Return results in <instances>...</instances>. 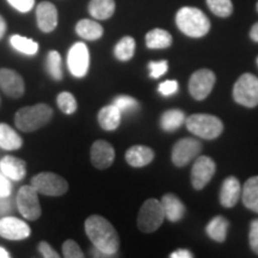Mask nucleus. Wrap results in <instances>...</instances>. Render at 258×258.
Masks as SVG:
<instances>
[{"label": "nucleus", "mask_w": 258, "mask_h": 258, "mask_svg": "<svg viewBox=\"0 0 258 258\" xmlns=\"http://www.w3.org/2000/svg\"><path fill=\"white\" fill-rule=\"evenodd\" d=\"M241 198V185L234 176L227 177L224 180L220 190V203L226 208H232Z\"/></svg>", "instance_id": "obj_17"}, {"label": "nucleus", "mask_w": 258, "mask_h": 258, "mask_svg": "<svg viewBox=\"0 0 258 258\" xmlns=\"http://www.w3.org/2000/svg\"><path fill=\"white\" fill-rule=\"evenodd\" d=\"M36 19L41 31L47 32V34L53 31L57 27V21H59L55 5L49 2L40 3L36 9Z\"/></svg>", "instance_id": "obj_16"}, {"label": "nucleus", "mask_w": 258, "mask_h": 258, "mask_svg": "<svg viewBox=\"0 0 258 258\" xmlns=\"http://www.w3.org/2000/svg\"><path fill=\"white\" fill-rule=\"evenodd\" d=\"M172 44V36L163 29H153L146 35V46L150 49H165Z\"/></svg>", "instance_id": "obj_26"}, {"label": "nucleus", "mask_w": 258, "mask_h": 258, "mask_svg": "<svg viewBox=\"0 0 258 258\" xmlns=\"http://www.w3.org/2000/svg\"><path fill=\"white\" fill-rule=\"evenodd\" d=\"M11 212V201L9 198H0V215H6Z\"/></svg>", "instance_id": "obj_42"}, {"label": "nucleus", "mask_w": 258, "mask_h": 258, "mask_svg": "<svg viewBox=\"0 0 258 258\" xmlns=\"http://www.w3.org/2000/svg\"><path fill=\"white\" fill-rule=\"evenodd\" d=\"M241 200L250 211L258 213V176L251 177L241 189Z\"/></svg>", "instance_id": "obj_22"}, {"label": "nucleus", "mask_w": 258, "mask_h": 258, "mask_svg": "<svg viewBox=\"0 0 258 258\" xmlns=\"http://www.w3.org/2000/svg\"><path fill=\"white\" fill-rule=\"evenodd\" d=\"M53 117V109L40 103L32 106H24L15 115V124L22 132H35L49 123Z\"/></svg>", "instance_id": "obj_3"}, {"label": "nucleus", "mask_w": 258, "mask_h": 258, "mask_svg": "<svg viewBox=\"0 0 258 258\" xmlns=\"http://www.w3.org/2000/svg\"><path fill=\"white\" fill-rule=\"evenodd\" d=\"M215 84V74L211 70H199L189 80V92L196 101H203L212 92Z\"/></svg>", "instance_id": "obj_11"}, {"label": "nucleus", "mask_w": 258, "mask_h": 258, "mask_svg": "<svg viewBox=\"0 0 258 258\" xmlns=\"http://www.w3.org/2000/svg\"><path fill=\"white\" fill-rule=\"evenodd\" d=\"M257 64H258V57H257Z\"/></svg>", "instance_id": "obj_49"}, {"label": "nucleus", "mask_w": 258, "mask_h": 258, "mask_svg": "<svg viewBox=\"0 0 258 258\" xmlns=\"http://www.w3.org/2000/svg\"><path fill=\"white\" fill-rule=\"evenodd\" d=\"M161 206H163L165 218L169 219L171 222H178L184 217L185 207L183 202L173 194H166L161 199Z\"/></svg>", "instance_id": "obj_20"}, {"label": "nucleus", "mask_w": 258, "mask_h": 258, "mask_svg": "<svg viewBox=\"0 0 258 258\" xmlns=\"http://www.w3.org/2000/svg\"><path fill=\"white\" fill-rule=\"evenodd\" d=\"M233 98L238 104L254 108L258 105V78L251 73H244L233 88Z\"/></svg>", "instance_id": "obj_6"}, {"label": "nucleus", "mask_w": 258, "mask_h": 258, "mask_svg": "<svg viewBox=\"0 0 258 258\" xmlns=\"http://www.w3.org/2000/svg\"><path fill=\"white\" fill-rule=\"evenodd\" d=\"M76 31L80 37L88 41L99 40L103 36L102 25L91 19H82L76 25Z\"/></svg>", "instance_id": "obj_24"}, {"label": "nucleus", "mask_w": 258, "mask_h": 258, "mask_svg": "<svg viewBox=\"0 0 258 258\" xmlns=\"http://www.w3.org/2000/svg\"><path fill=\"white\" fill-rule=\"evenodd\" d=\"M0 89L5 95L12 98H19L24 95V80L14 70L2 69L0 70Z\"/></svg>", "instance_id": "obj_14"}, {"label": "nucleus", "mask_w": 258, "mask_h": 258, "mask_svg": "<svg viewBox=\"0 0 258 258\" xmlns=\"http://www.w3.org/2000/svg\"><path fill=\"white\" fill-rule=\"evenodd\" d=\"M185 122L184 112L179 109H171L166 110L161 115L160 118V127L165 132H175L177 129L182 127V124Z\"/></svg>", "instance_id": "obj_27"}, {"label": "nucleus", "mask_w": 258, "mask_h": 258, "mask_svg": "<svg viewBox=\"0 0 258 258\" xmlns=\"http://www.w3.org/2000/svg\"><path fill=\"white\" fill-rule=\"evenodd\" d=\"M186 129L196 137L213 140L220 137L224 131V124L217 116L208 114H194L185 118Z\"/></svg>", "instance_id": "obj_4"}, {"label": "nucleus", "mask_w": 258, "mask_h": 258, "mask_svg": "<svg viewBox=\"0 0 258 258\" xmlns=\"http://www.w3.org/2000/svg\"><path fill=\"white\" fill-rule=\"evenodd\" d=\"M217 165L212 158L201 156L194 163L191 169V184L196 190H201L214 176Z\"/></svg>", "instance_id": "obj_12"}, {"label": "nucleus", "mask_w": 258, "mask_h": 258, "mask_svg": "<svg viewBox=\"0 0 258 258\" xmlns=\"http://www.w3.org/2000/svg\"><path fill=\"white\" fill-rule=\"evenodd\" d=\"M11 257V254H10L9 251H6L4 247L0 246V258H10Z\"/></svg>", "instance_id": "obj_47"}, {"label": "nucleus", "mask_w": 258, "mask_h": 258, "mask_svg": "<svg viewBox=\"0 0 258 258\" xmlns=\"http://www.w3.org/2000/svg\"><path fill=\"white\" fill-rule=\"evenodd\" d=\"M31 230L27 222L14 217L0 219V237L8 240H23L30 237Z\"/></svg>", "instance_id": "obj_13"}, {"label": "nucleus", "mask_w": 258, "mask_h": 258, "mask_svg": "<svg viewBox=\"0 0 258 258\" xmlns=\"http://www.w3.org/2000/svg\"><path fill=\"white\" fill-rule=\"evenodd\" d=\"M121 111L114 104L106 105L98 112V123L104 131H115L121 123Z\"/></svg>", "instance_id": "obj_21"}, {"label": "nucleus", "mask_w": 258, "mask_h": 258, "mask_svg": "<svg viewBox=\"0 0 258 258\" xmlns=\"http://www.w3.org/2000/svg\"><path fill=\"white\" fill-rule=\"evenodd\" d=\"M202 145L199 140L191 138H184L177 141L172 148L171 159L176 166L183 167L191 161L201 152Z\"/></svg>", "instance_id": "obj_10"}, {"label": "nucleus", "mask_w": 258, "mask_h": 258, "mask_svg": "<svg viewBox=\"0 0 258 258\" xmlns=\"http://www.w3.org/2000/svg\"><path fill=\"white\" fill-rule=\"evenodd\" d=\"M0 171L8 178L19 182L27 175V163L21 158L5 156L0 160Z\"/></svg>", "instance_id": "obj_18"}, {"label": "nucleus", "mask_w": 258, "mask_h": 258, "mask_svg": "<svg viewBox=\"0 0 258 258\" xmlns=\"http://www.w3.org/2000/svg\"><path fill=\"white\" fill-rule=\"evenodd\" d=\"M22 145H23V139L15 129L6 123H0V148L15 151L21 148Z\"/></svg>", "instance_id": "obj_23"}, {"label": "nucleus", "mask_w": 258, "mask_h": 258, "mask_svg": "<svg viewBox=\"0 0 258 258\" xmlns=\"http://www.w3.org/2000/svg\"><path fill=\"white\" fill-rule=\"evenodd\" d=\"M165 219L161 202L157 199H150L141 206L138 215V227L144 233L157 231Z\"/></svg>", "instance_id": "obj_5"}, {"label": "nucleus", "mask_w": 258, "mask_h": 258, "mask_svg": "<svg viewBox=\"0 0 258 258\" xmlns=\"http://www.w3.org/2000/svg\"><path fill=\"white\" fill-rule=\"evenodd\" d=\"M67 66L71 74L76 78H84L88 74L90 66L89 48L83 42L74 43L69 50Z\"/></svg>", "instance_id": "obj_9"}, {"label": "nucleus", "mask_w": 258, "mask_h": 258, "mask_svg": "<svg viewBox=\"0 0 258 258\" xmlns=\"http://www.w3.org/2000/svg\"><path fill=\"white\" fill-rule=\"evenodd\" d=\"M10 43L19 53L25 55H35L38 51V43L28 37H23L21 35H14L10 38Z\"/></svg>", "instance_id": "obj_30"}, {"label": "nucleus", "mask_w": 258, "mask_h": 258, "mask_svg": "<svg viewBox=\"0 0 258 258\" xmlns=\"http://www.w3.org/2000/svg\"><path fill=\"white\" fill-rule=\"evenodd\" d=\"M85 232L96 249L108 254L115 256L120 249V238L110 222L101 215H91L85 221Z\"/></svg>", "instance_id": "obj_1"}, {"label": "nucleus", "mask_w": 258, "mask_h": 258, "mask_svg": "<svg viewBox=\"0 0 258 258\" xmlns=\"http://www.w3.org/2000/svg\"><path fill=\"white\" fill-rule=\"evenodd\" d=\"M135 40L131 36H124L117 42L114 48L115 57L120 61H129L134 56Z\"/></svg>", "instance_id": "obj_29"}, {"label": "nucleus", "mask_w": 258, "mask_h": 258, "mask_svg": "<svg viewBox=\"0 0 258 258\" xmlns=\"http://www.w3.org/2000/svg\"><path fill=\"white\" fill-rule=\"evenodd\" d=\"M170 257L171 258H192L194 254L188 250L180 249V250H177V251H175V252L171 253Z\"/></svg>", "instance_id": "obj_43"}, {"label": "nucleus", "mask_w": 258, "mask_h": 258, "mask_svg": "<svg viewBox=\"0 0 258 258\" xmlns=\"http://www.w3.org/2000/svg\"><path fill=\"white\" fill-rule=\"evenodd\" d=\"M31 185L37 192L47 196H62L69 191V183L60 175L53 172H41L31 178Z\"/></svg>", "instance_id": "obj_7"}, {"label": "nucleus", "mask_w": 258, "mask_h": 258, "mask_svg": "<svg viewBox=\"0 0 258 258\" xmlns=\"http://www.w3.org/2000/svg\"><path fill=\"white\" fill-rule=\"evenodd\" d=\"M177 91H178V83L176 80H165L159 85V92L165 97L175 95Z\"/></svg>", "instance_id": "obj_39"}, {"label": "nucleus", "mask_w": 258, "mask_h": 258, "mask_svg": "<svg viewBox=\"0 0 258 258\" xmlns=\"http://www.w3.org/2000/svg\"><path fill=\"white\" fill-rule=\"evenodd\" d=\"M256 9H257V11H258V3H257V6H256Z\"/></svg>", "instance_id": "obj_48"}, {"label": "nucleus", "mask_w": 258, "mask_h": 258, "mask_svg": "<svg viewBox=\"0 0 258 258\" xmlns=\"http://www.w3.org/2000/svg\"><path fill=\"white\" fill-rule=\"evenodd\" d=\"M12 192V183L4 173H0V198H9Z\"/></svg>", "instance_id": "obj_40"}, {"label": "nucleus", "mask_w": 258, "mask_h": 258, "mask_svg": "<svg viewBox=\"0 0 258 258\" xmlns=\"http://www.w3.org/2000/svg\"><path fill=\"white\" fill-rule=\"evenodd\" d=\"M176 24L183 34L189 37H202L208 34L211 22L201 10L196 8H182L176 15Z\"/></svg>", "instance_id": "obj_2"}, {"label": "nucleus", "mask_w": 258, "mask_h": 258, "mask_svg": "<svg viewBox=\"0 0 258 258\" xmlns=\"http://www.w3.org/2000/svg\"><path fill=\"white\" fill-rule=\"evenodd\" d=\"M37 190L30 185H23L17 194V207L23 218L29 221H35L41 217V206L38 201Z\"/></svg>", "instance_id": "obj_8"}, {"label": "nucleus", "mask_w": 258, "mask_h": 258, "mask_svg": "<svg viewBox=\"0 0 258 258\" xmlns=\"http://www.w3.org/2000/svg\"><path fill=\"white\" fill-rule=\"evenodd\" d=\"M154 159V152L152 148L147 146H132L125 152V160L133 167H144L148 165Z\"/></svg>", "instance_id": "obj_19"}, {"label": "nucleus", "mask_w": 258, "mask_h": 258, "mask_svg": "<svg viewBox=\"0 0 258 258\" xmlns=\"http://www.w3.org/2000/svg\"><path fill=\"white\" fill-rule=\"evenodd\" d=\"M115 160V150L104 140H97L91 146V163L99 170L108 169Z\"/></svg>", "instance_id": "obj_15"}, {"label": "nucleus", "mask_w": 258, "mask_h": 258, "mask_svg": "<svg viewBox=\"0 0 258 258\" xmlns=\"http://www.w3.org/2000/svg\"><path fill=\"white\" fill-rule=\"evenodd\" d=\"M112 104L121 111V114H129V112H134L139 109V103L137 99L124 95L115 97Z\"/></svg>", "instance_id": "obj_34"}, {"label": "nucleus", "mask_w": 258, "mask_h": 258, "mask_svg": "<svg viewBox=\"0 0 258 258\" xmlns=\"http://www.w3.org/2000/svg\"><path fill=\"white\" fill-rule=\"evenodd\" d=\"M57 106L60 108V110L64 112V114L71 115L73 112L77 111V108H78V104H77V99L71 92L63 91L59 93L56 98Z\"/></svg>", "instance_id": "obj_32"}, {"label": "nucleus", "mask_w": 258, "mask_h": 258, "mask_svg": "<svg viewBox=\"0 0 258 258\" xmlns=\"http://www.w3.org/2000/svg\"><path fill=\"white\" fill-rule=\"evenodd\" d=\"M5 32H6V22L5 19L0 16V40L4 37Z\"/></svg>", "instance_id": "obj_45"}, {"label": "nucleus", "mask_w": 258, "mask_h": 258, "mask_svg": "<svg viewBox=\"0 0 258 258\" xmlns=\"http://www.w3.org/2000/svg\"><path fill=\"white\" fill-rule=\"evenodd\" d=\"M228 221L227 219H225L224 217H218L213 218L209 224L207 225V234L209 235V238L213 239L214 241H218V243H222V241L226 240V235H227V230H228Z\"/></svg>", "instance_id": "obj_28"}, {"label": "nucleus", "mask_w": 258, "mask_h": 258, "mask_svg": "<svg viewBox=\"0 0 258 258\" xmlns=\"http://www.w3.org/2000/svg\"><path fill=\"white\" fill-rule=\"evenodd\" d=\"M148 69H150V76L154 79H158L167 72L169 64H167V61L165 60L151 61V62L148 63Z\"/></svg>", "instance_id": "obj_36"}, {"label": "nucleus", "mask_w": 258, "mask_h": 258, "mask_svg": "<svg viewBox=\"0 0 258 258\" xmlns=\"http://www.w3.org/2000/svg\"><path fill=\"white\" fill-rule=\"evenodd\" d=\"M8 3L22 14L29 12L35 5V0H8Z\"/></svg>", "instance_id": "obj_38"}, {"label": "nucleus", "mask_w": 258, "mask_h": 258, "mask_svg": "<svg viewBox=\"0 0 258 258\" xmlns=\"http://www.w3.org/2000/svg\"><path fill=\"white\" fill-rule=\"evenodd\" d=\"M62 256L64 258H83L84 252L74 240H66L62 244Z\"/></svg>", "instance_id": "obj_35"}, {"label": "nucleus", "mask_w": 258, "mask_h": 258, "mask_svg": "<svg viewBox=\"0 0 258 258\" xmlns=\"http://www.w3.org/2000/svg\"><path fill=\"white\" fill-rule=\"evenodd\" d=\"M46 70L54 80H61L63 77L62 72V60L59 51L50 50L46 59Z\"/></svg>", "instance_id": "obj_31"}, {"label": "nucleus", "mask_w": 258, "mask_h": 258, "mask_svg": "<svg viewBox=\"0 0 258 258\" xmlns=\"http://www.w3.org/2000/svg\"><path fill=\"white\" fill-rule=\"evenodd\" d=\"M250 246L256 254H258V219L251 221L250 232H249Z\"/></svg>", "instance_id": "obj_37"}, {"label": "nucleus", "mask_w": 258, "mask_h": 258, "mask_svg": "<svg viewBox=\"0 0 258 258\" xmlns=\"http://www.w3.org/2000/svg\"><path fill=\"white\" fill-rule=\"evenodd\" d=\"M38 251H40V253L44 258H59L60 257V254L57 253L56 251L50 246L49 243H47V241H41V243L38 244Z\"/></svg>", "instance_id": "obj_41"}, {"label": "nucleus", "mask_w": 258, "mask_h": 258, "mask_svg": "<svg viewBox=\"0 0 258 258\" xmlns=\"http://www.w3.org/2000/svg\"><path fill=\"white\" fill-rule=\"evenodd\" d=\"M116 9L114 0H91L89 4V12L95 19L104 21L114 15Z\"/></svg>", "instance_id": "obj_25"}, {"label": "nucleus", "mask_w": 258, "mask_h": 258, "mask_svg": "<svg viewBox=\"0 0 258 258\" xmlns=\"http://www.w3.org/2000/svg\"><path fill=\"white\" fill-rule=\"evenodd\" d=\"M207 5L213 14L219 17H228L233 12L231 0H207Z\"/></svg>", "instance_id": "obj_33"}, {"label": "nucleus", "mask_w": 258, "mask_h": 258, "mask_svg": "<svg viewBox=\"0 0 258 258\" xmlns=\"http://www.w3.org/2000/svg\"><path fill=\"white\" fill-rule=\"evenodd\" d=\"M250 37H251V40H252V41L258 42V22L256 24H253L252 28H251Z\"/></svg>", "instance_id": "obj_44"}, {"label": "nucleus", "mask_w": 258, "mask_h": 258, "mask_svg": "<svg viewBox=\"0 0 258 258\" xmlns=\"http://www.w3.org/2000/svg\"><path fill=\"white\" fill-rule=\"evenodd\" d=\"M91 252H92V256L93 257H109L108 254L106 253H104V252H102L101 250H98V249H96L95 246L92 247V250H91Z\"/></svg>", "instance_id": "obj_46"}]
</instances>
